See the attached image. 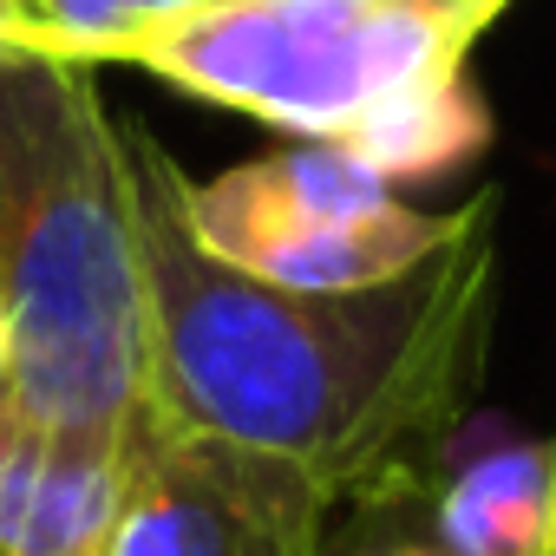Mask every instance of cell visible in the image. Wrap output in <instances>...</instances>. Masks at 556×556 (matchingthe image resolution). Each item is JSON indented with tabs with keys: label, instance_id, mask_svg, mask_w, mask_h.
Masks as SVG:
<instances>
[{
	"label": "cell",
	"instance_id": "8992f818",
	"mask_svg": "<svg viewBox=\"0 0 556 556\" xmlns=\"http://www.w3.org/2000/svg\"><path fill=\"white\" fill-rule=\"evenodd\" d=\"M131 452L138 426H53L0 380V556H112Z\"/></svg>",
	"mask_w": 556,
	"mask_h": 556
},
{
	"label": "cell",
	"instance_id": "30bf717a",
	"mask_svg": "<svg viewBox=\"0 0 556 556\" xmlns=\"http://www.w3.org/2000/svg\"><path fill=\"white\" fill-rule=\"evenodd\" d=\"M223 8V0H21V14L34 27V53L99 66V60H131L151 34Z\"/></svg>",
	"mask_w": 556,
	"mask_h": 556
},
{
	"label": "cell",
	"instance_id": "9c48e42d",
	"mask_svg": "<svg viewBox=\"0 0 556 556\" xmlns=\"http://www.w3.org/2000/svg\"><path fill=\"white\" fill-rule=\"evenodd\" d=\"M315 556H452L432 523V478L426 465L380 471L321 510Z\"/></svg>",
	"mask_w": 556,
	"mask_h": 556
},
{
	"label": "cell",
	"instance_id": "6da1fadb",
	"mask_svg": "<svg viewBox=\"0 0 556 556\" xmlns=\"http://www.w3.org/2000/svg\"><path fill=\"white\" fill-rule=\"evenodd\" d=\"M144 268V387L177 432L302 465L328 497L426 465L465 419L491 341L497 197L374 289H275L197 249L177 216V157L125 131Z\"/></svg>",
	"mask_w": 556,
	"mask_h": 556
},
{
	"label": "cell",
	"instance_id": "8fae6325",
	"mask_svg": "<svg viewBox=\"0 0 556 556\" xmlns=\"http://www.w3.org/2000/svg\"><path fill=\"white\" fill-rule=\"evenodd\" d=\"M0 53H34V27L21 14V0H0Z\"/></svg>",
	"mask_w": 556,
	"mask_h": 556
},
{
	"label": "cell",
	"instance_id": "277c9868",
	"mask_svg": "<svg viewBox=\"0 0 556 556\" xmlns=\"http://www.w3.org/2000/svg\"><path fill=\"white\" fill-rule=\"evenodd\" d=\"M321 510L328 491L302 465L177 432L144 406L112 556H315Z\"/></svg>",
	"mask_w": 556,
	"mask_h": 556
},
{
	"label": "cell",
	"instance_id": "52a82bcc",
	"mask_svg": "<svg viewBox=\"0 0 556 556\" xmlns=\"http://www.w3.org/2000/svg\"><path fill=\"white\" fill-rule=\"evenodd\" d=\"M432 523L452 556H556V439L478 432L432 484Z\"/></svg>",
	"mask_w": 556,
	"mask_h": 556
},
{
	"label": "cell",
	"instance_id": "7a4b0ae2",
	"mask_svg": "<svg viewBox=\"0 0 556 556\" xmlns=\"http://www.w3.org/2000/svg\"><path fill=\"white\" fill-rule=\"evenodd\" d=\"M0 308L27 413L86 432L144 419L131 151L92 73L47 53H0Z\"/></svg>",
	"mask_w": 556,
	"mask_h": 556
},
{
	"label": "cell",
	"instance_id": "3957f363",
	"mask_svg": "<svg viewBox=\"0 0 556 556\" xmlns=\"http://www.w3.org/2000/svg\"><path fill=\"white\" fill-rule=\"evenodd\" d=\"M478 34L426 0H223L151 34L131 66L275 131L341 138L400 92L465 79Z\"/></svg>",
	"mask_w": 556,
	"mask_h": 556
},
{
	"label": "cell",
	"instance_id": "4fadbf2b",
	"mask_svg": "<svg viewBox=\"0 0 556 556\" xmlns=\"http://www.w3.org/2000/svg\"><path fill=\"white\" fill-rule=\"evenodd\" d=\"M8 361H14V328H8V308H0V380H8Z\"/></svg>",
	"mask_w": 556,
	"mask_h": 556
},
{
	"label": "cell",
	"instance_id": "ba28073f",
	"mask_svg": "<svg viewBox=\"0 0 556 556\" xmlns=\"http://www.w3.org/2000/svg\"><path fill=\"white\" fill-rule=\"evenodd\" d=\"M341 151H354L374 177L406 184V177H445L465 157H478L491 144V112L465 79L426 86V92H400L374 112H361L341 138Z\"/></svg>",
	"mask_w": 556,
	"mask_h": 556
},
{
	"label": "cell",
	"instance_id": "7c38bea8",
	"mask_svg": "<svg viewBox=\"0 0 556 556\" xmlns=\"http://www.w3.org/2000/svg\"><path fill=\"white\" fill-rule=\"evenodd\" d=\"M426 8H445V14H465L471 27H491V21L510 8V0H426Z\"/></svg>",
	"mask_w": 556,
	"mask_h": 556
},
{
	"label": "cell",
	"instance_id": "5b68a950",
	"mask_svg": "<svg viewBox=\"0 0 556 556\" xmlns=\"http://www.w3.org/2000/svg\"><path fill=\"white\" fill-rule=\"evenodd\" d=\"M170 190H177V216L197 236V249L255 275V282L315 289V295L393 282L419 255H432L458 223V210L426 216L413 203H393L387 216H367V223L321 216V210H302L295 197L275 190L255 157L223 170V177H184V164H177Z\"/></svg>",
	"mask_w": 556,
	"mask_h": 556
}]
</instances>
